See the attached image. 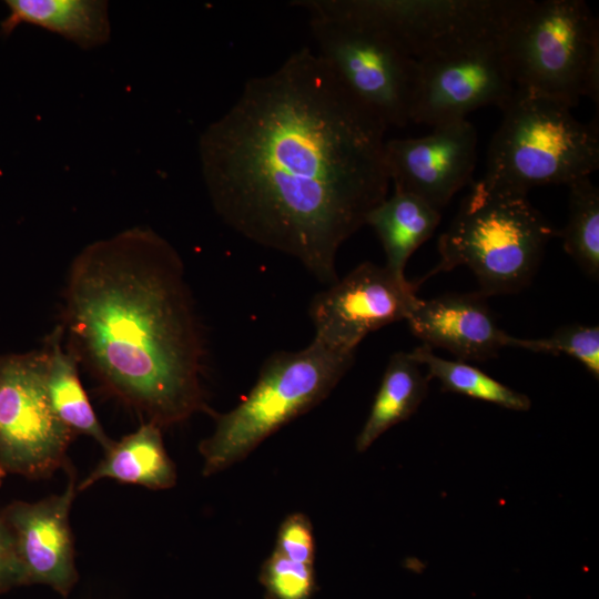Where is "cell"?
Segmentation results:
<instances>
[{
    "label": "cell",
    "mask_w": 599,
    "mask_h": 599,
    "mask_svg": "<svg viewBox=\"0 0 599 599\" xmlns=\"http://www.w3.org/2000/svg\"><path fill=\"white\" fill-rule=\"evenodd\" d=\"M384 155L394 191L416 195L441 211L473 182L477 132L463 119L434 126L425 136L388 140Z\"/></svg>",
    "instance_id": "12"
},
{
    "label": "cell",
    "mask_w": 599,
    "mask_h": 599,
    "mask_svg": "<svg viewBox=\"0 0 599 599\" xmlns=\"http://www.w3.org/2000/svg\"><path fill=\"white\" fill-rule=\"evenodd\" d=\"M317 54L344 88L386 126L412 119L418 62L385 33L363 24L309 17Z\"/></svg>",
    "instance_id": "8"
},
{
    "label": "cell",
    "mask_w": 599,
    "mask_h": 599,
    "mask_svg": "<svg viewBox=\"0 0 599 599\" xmlns=\"http://www.w3.org/2000/svg\"><path fill=\"white\" fill-rule=\"evenodd\" d=\"M355 353L315 339L298 351L271 354L246 397L215 416L213 433L199 445L203 476H212L248 456L284 425L323 402L347 370Z\"/></svg>",
    "instance_id": "5"
},
{
    "label": "cell",
    "mask_w": 599,
    "mask_h": 599,
    "mask_svg": "<svg viewBox=\"0 0 599 599\" xmlns=\"http://www.w3.org/2000/svg\"><path fill=\"white\" fill-rule=\"evenodd\" d=\"M67 348L101 388L161 428L212 413L207 343L177 251L135 226L87 245L64 287Z\"/></svg>",
    "instance_id": "2"
},
{
    "label": "cell",
    "mask_w": 599,
    "mask_h": 599,
    "mask_svg": "<svg viewBox=\"0 0 599 599\" xmlns=\"http://www.w3.org/2000/svg\"><path fill=\"white\" fill-rule=\"evenodd\" d=\"M386 130L317 52L302 48L250 79L201 134L212 206L240 235L331 285L341 246L387 197Z\"/></svg>",
    "instance_id": "1"
},
{
    "label": "cell",
    "mask_w": 599,
    "mask_h": 599,
    "mask_svg": "<svg viewBox=\"0 0 599 599\" xmlns=\"http://www.w3.org/2000/svg\"><path fill=\"white\" fill-rule=\"evenodd\" d=\"M21 586H27L26 573L13 535L0 512V593Z\"/></svg>",
    "instance_id": "25"
},
{
    "label": "cell",
    "mask_w": 599,
    "mask_h": 599,
    "mask_svg": "<svg viewBox=\"0 0 599 599\" xmlns=\"http://www.w3.org/2000/svg\"><path fill=\"white\" fill-rule=\"evenodd\" d=\"M483 293H449L420 298L408 318L410 332L429 348L439 347L458 361L481 363L508 347L502 331Z\"/></svg>",
    "instance_id": "14"
},
{
    "label": "cell",
    "mask_w": 599,
    "mask_h": 599,
    "mask_svg": "<svg viewBox=\"0 0 599 599\" xmlns=\"http://www.w3.org/2000/svg\"><path fill=\"white\" fill-rule=\"evenodd\" d=\"M6 475V473L2 470V468L0 467V483H1V478Z\"/></svg>",
    "instance_id": "26"
},
{
    "label": "cell",
    "mask_w": 599,
    "mask_h": 599,
    "mask_svg": "<svg viewBox=\"0 0 599 599\" xmlns=\"http://www.w3.org/2000/svg\"><path fill=\"white\" fill-rule=\"evenodd\" d=\"M569 105L516 88L501 109L483 182L527 195L537 186L569 185L599 167L598 122L582 123Z\"/></svg>",
    "instance_id": "4"
},
{
    "label": "cell",
    "mask_w": 599,
    "mask_h": 599,
    "mask_svg": "<svg viewBox=\"0 0 599 599\" xmlns=\"http://www.w3.org/2000/svg\"><path fill=\"white\" fill-rule=\"evenodd\" d=\"M508 347L534 353L565 354L578 361L596 379L599 378V327L582 324L565 325L542 338L510 336Z\"/></svg>",
    "instance_id": "22"
},
{
    "label": "cell",
    "mask_w": 599,
    "mask_h": 599,
    "mask_svg": "<svg viewBox=\"0 0 599 599\" xmlns=\"http://www.w3.org/2000/svg\"><path fill=\"white\" fill-rule=\"evenodd\" d=\"M568 220L558 232L566 253L592 280L599 276V189L590 176L568 185Z\"/></svg>",
    "instance_id": "21"
},
{
    "label": "cell",
    "mask_w": 599,
    "mask_h": 599,
    "mask_svg": "<svg viewBox=\"0 0 599 599\" xmlns=\"http://www.w3.org/2000/svg\"><path fill=\"white\" fill-rule=\"evenodd\" d=\"M470 185L438 238V264L425 278L467 266L485 296L517 293L532 281L558 231L527 195L491 189L481 179Z\"/></svg>",
    "instance_id": "3"
},
{
    "label": "cell",
    "mask_w": 599,
    "mask_h": 599,
    "mask_svg": "<svg viewBox=\"0 0 599 599\" xmlns=\"http://www.w3.org/2000/svg\"><path fill=\"white\" fill-rule=\"evenodd\" d=\"M61 494L38 501L14 500L0 509L23 567L27 586L44 585L67 598L79 579L70 526L77 478L69 467Z\"/></svg>",
    "instance_id": "13"
},
{
    "label": "cell",
    "mask_w": 599,
    "mask_h": 599,
    "mask_svg": "<svg viewBox=\"0 0 599 599\" xmlns=\"http://www.w3.org/2000/svg\"><path fill=\"white\" fill-rule=\"evenodd\" d=\"M9 14L1 32L10 34L29 23L60 34L84 50L105 44L111 37L108 2L102 0H7Z\"/></svg>",
    "instance_id": "16"
},
{
    "label": "cell",
    "mask_w": 599,
    "mask_h": 599,
    "mask_svg": "<svg viewBox=\"0 0 599 599\" xmlns=\"http://www.w3.org/2000/svg\"><path fill=\"white\" fill-rule=\"evenodd\" d=\"M410 353L427 370L429 378L439 380L443 392L461 394L518 412L528 410L531 406L528 396L511 389L467 362L445 359L426 345L418 346Z\"/></svg>",
    "instance_id": "20"
},
{
    "label": "cell",
    "mask_w": 599,
    "mask_h": 599,
    "mask_svg": "<svg viewBox=\"0 0 599 599\" xmlns=\"http://www.w3.org/2000/svg\"><path fill=\"white\" fill-rule=\"evenodd\" d=\"M518 89L570 108L599 102V22L582 0H525L500 37Z\"/></svg>",
    "instance_id": "6"
},
{
    "label": "cell",
    "mask_w": 599,
    "mask_h": 599,
    "mask_svg": "<svg viewBox=\"0 0 599 599\" xmlns=\"http://www.w3.org/2000/svg\"><path fill=\"white\" fill-rule=\"evenodd\" d=\"M500 37L417 61L418 79L410 121L434 128L466 119L479 108L494 105L501 110L511 99L516 85Z\"/></svg>",
    "instance_id": "10"
},
{
    "label": "cell",
    "mask_w": 599,
    "mask_h": 599,
    "mask_svg": "<svg viewBox=\"0 0 599 599\" xmlns=\"http://www.w3.org/2000/svg\"><path fill=\"white\" fill-rule=\"evenodd\" d=\"M176 468L166 453L162 428L144 422L133 433L112 443L104 456L77 489L83 491L101 479H113L150 489H169L176 484Z\"/></svg>",
    "instance_id": "15"
},
{
    "label": "cell",
    "mask_w": 599,
    "mask_h": 599,
    "mask_svg": "<svg viewBox=\"0 0 599 599\" xmlns=\"http://www.w3.org/2000/svg\"><path fill=\"white\" fill-rule=\"evenodd\" d=\"M47 362L44 346L0 355V467L6 474L41 479L68 465L75 435L49 403Z\"/></svg>",
    "instance_id": "9"
},
{
    "label": "cell",
    "mask_w": 599,
    "mask_h": 599,
    "mask_svg": "<svg viewBox=\"0 0 599 599\" xmlns=\"http://www.w3.org/2000/svg\"><path fill=\"white\" fill-rule=\"evenodd\" d=\"M417 286L385 265L361 263L312 298L313 339L355 353L372 332L408 318L420 300Z\"/></svg>",
    "instance_id": "11"
},
{
    "label": "cell",
    "mask_w": 599,
    "mask_h": 599,
    "mask_svg": "<svg viewBox=\"0 0 599 599\" xmlns=\"http://www.w3.org/2000/svg\"><path fill=\"white\" fill-rule=\"evenodd\" d=\"M260 581L266 599H311L315 590L313 565L293 561L275 549L261 568Z\"/></svg>",
    "instance_id": "23"
},
{
    "label": "cell",
    "mask_w": 599,
    "mask_h": 599,
    "mask_svg": "<svg viewBox=\"0 0 599 599\" xmlns=\"http://www.w3.org/2000/svg\"><path fill=\"white\" fill-rule=\"evenodd\" d=\"M63 335L59 324L43 345L48 355L44 382L49 403L59 420L75 436H89L104 450L112 439L95 415L79 376V362L63 345Z\"/></svg>",
    "instance_id": "18"
},
{
    "label": "cell",
    "mask_w": 599,
    "mask_h": 599,
    "mask_svg": "<svg viewBox=\"0 0 599 599\" xmlns=\"http://www.w3.org/2000/svg\"><path fill=\"white\" fill-rule=\"evenodd\" d=\"M275 550L293 561L313 565L315 542L313 527L306 515L294 512L283 520Z\"/></svg>",
    "instance_id": "24"
},
{
    "label": "cell",
    "mask_w": 599,
    "mask_h": 599,
    "mask_svg": "<svg viewBox=\"0 0 599 599\" xmlns=\"http://www.w3.org/2000/svg\"><path fill=\"white\" fill-rule=\"evenodd\" d=\"M410 352L394 353L385 368L368 417L356 438L363 453L393 426L407 420L425 399L429 377Z\"/></svg>",
    "instance_id": "19"
},
{
    "label": "cell",
    "mask_w": 599,
    "mask_h": 599,
    "mask_svg": "<svg viewBox=\"0 0 599 599\" xmlns=\"http://www.w3.org/2000/svg\"><path fill=\"white\" fill-rule=\"evenodd\" d=\"M441 211L410 193H394L373 209L366 219L377 234L386 256L385 266L395 275L405 276L413 253L437 229Z\"/></svg>",
    "instance_id": "17"
},
{
    "label": "cell",
    "mask_w": 599,
    "mask_h": 599,
    "mask_svg": "<svg viewBox=\"0 0 599 599\" xmlns=\"http://www.w3.org/2000/svg\"><path fill=\"white\" fill-rule=\"evenodd\" d=\"M525 0H297L309 17L376 29L417 61L500 37Z\"/></svg>",
    "instance_id": "7"
}]
</instances>
